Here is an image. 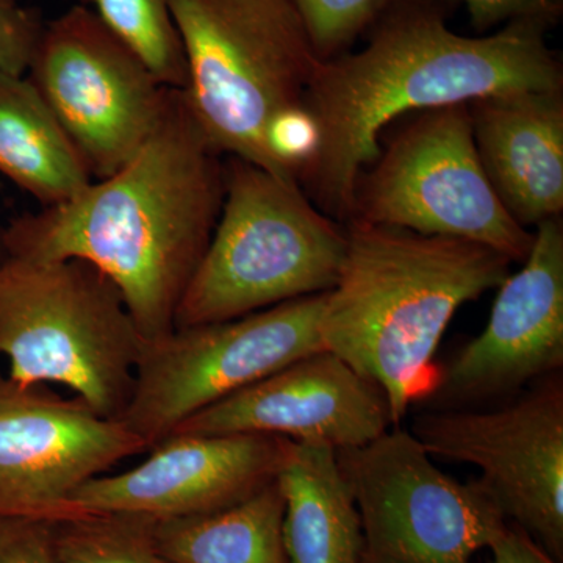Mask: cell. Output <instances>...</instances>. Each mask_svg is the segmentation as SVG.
Returning a JSON list of instances; mask_svg holds the SVG:
<instances>
[{
  "label": "cell",
  "instance_id": "1",
  "mask_svg": "<svg viewBox=\"0 0 563 563\" xmlns=\"http://www.w3.org/2000/svg\"><path fill=\"white\" fill-rule=\"evenodd\" d=\"M547 29L514 21L493 35L463 36L431 0H402L363 49L321 62L314 73L303 109L317 144L299 174L302 190L343 224L358 179L383 150L384 129L402 114L506 92L563 90Z\"/></svg>",
  "mask_w": 563,
  "mask_h": 563
},
{
  "label": "cell",
  "instance_id": "2",
  "mask_svg": "<svg viewBox=\"0 0 563 563\" xmlns=\"http://www.w3.org/2000/svg\"><path fill=\"white\" fill-rule=\"evenodd\" d=\"M225 162L184 90H169L157 128L117 173L60 206L22 214L3 231V254L79 258L121 291L144 343L174 329L224 201Z\"/></svg>",
  "mask_w": 563,
  "mask_h": 563
},
{
  "label": "cell",
  "instance_id": "3",
  "mask_svg": "<svg viewBox=\"0 0 563 563\" xmlns=\"http://www.w3.org/2000/svg\"><path fill=\"white\" fill-rule=\"evenodd\" d=\"M346 251L325 292V351L383 390L393 426L439 383L437 347L463 303L498 288L512 262L481 244L344 222Z\"/></svg>",
  "mask_w": 563,
  "mask_h": 563
},
{
  "label": "cell",
  "instance_id": "4",
  "mask_svg": "<svg viewBox=\"0 0 563 563\" xmlns=\"http://www.w3.org/2000/svg\"><path fill=\"white\" fill-rule=\"evenodd\" d=\"M172 11L187 60L184 92L207 139L277 176L269 131L303 109L322 62L295 0H172Z\"/></svg>",
  "mask_w": 563,
  "mask_h": 563
},
{
  "label": "cell",
  "instance_id": "5",
  "mask_svg": "<svg viewBox=\"0 0 563 563\" xmlns=\"http://www.w3.org/2000/svg\"><path fill=\"white\" fill-rule=\"evenodd\" d=\"M344 251L346 225L318 209L298 181L228 157L220 218L181 296L174 329L328 292Z\"/></svg>",
  "mask_w": 563,
  "mask_h": 563
},
{
  "label": "cell",
  "instance_id": "6",
  "mask_svg": "<svg viewBox=\"0 0 563 563\" xmlns=\"http://www.w3.org/2000/svg\"><path fill=\"white\" fill-rule=\"evenodd\" d=\"M144 340L121 291L79 258H0V355L13 383L57 384L120 420Z\"/></svg>",
  "mask_w": 563,
  "mask_h": 563
},
{
  "label": "cell",
  "instance_id": "7",
  "mask_svg": "<svg viewBox=\"0 0 563 563\" xmlns=\"http://www.w3.org/2000/svg\"><path fill=\"white\" fill-rule=\"evenodd\" d=\"M351 220L465 240L510 262H525L533 243L481 165L468 103L422 110L404 125L358 179Z\"/></svg>",
  "mask_w": 563,
  "mask_h": 563
},
{
  "label": "cell",
  "instance_id": "8",
  "mask_svg": "<svg viewBox=\"0 0 563 563\" xmlns=\"http://www.w3.org/2000/svg\"><path fill=\"white\" fill-rule=\"evenodd\" d=\"M324 296L292 299L233 320L173 329L144 343L120 421L150 451L211 404L306 355L325 351L320 336Z\"/></svg>",
  "mask_w": 563,
  "mask_h": 563
},
{
  "label": "cell",
  "instance_id": "9",
  "mask_svg": "<svg viewBox=\"0 0 563 563\" xmlns=\"http://www.w3.org/2000/svg\"><path fill=\"white\" fill-rule=\"evenodd\" d=\"M336 459L361 515L363 563H473L509 523L476 479L444 474L401 426Z\"/></svg>",
  "mask_w": 563,
  "mask_h": 563
},
{
  "label": "cell",
  "instance_id": "10",
  "mask_svg": "<svg viewBox=\"0 0 563 563\" xmlns=\"http://www.w3.org/2000/svg\"><path fill=\"white\" fill-rule=\"evenodd\" d=\"M410 432L432 457L479 470L509 523L563 563V379L537 380L495 406L431 409Z\"/></svg>",
  "mask_w": 563,
  "mask_h": 563
},
{
  "label": "cell",
  "instance_id": "11",
  "mask_svg": "<svg viewBox=\"0 0 563 563\" xmlns=\"http://www.w3.org/2000/svg\"><path fill=\"white\" fill-rule=\"evenodd\" d=\"M27 77L92 180L117 173L143 147L172 90L85 5L44 25Z\"/></svg>",
  "mask_w": 563,
  "mask_h": 563
},
{
  "label": "cell",
  "instance_id": "12",
  "mask_svg": "<svg viewBox=\"0 0 563 563\" xmlns=\"http://www.w3.org/2000/svg\"><path fill=\"white\" fill-rule=\"evenodd\" d=\"M146 451L120 420L0 373V515L74 517L70 499L80 487Z\"/></svg>",
  "mask_w": 563,
  "mask_h": 563
},
{
  "label": "cell",
  "instance_id": "13",
  "mask_svg": "<svg viewBox=\"0 0 563 563\" xmlns=\"http://www.w3.org/2000/svg\"><path fill=\"white\" fill-rule=\"evenodd\" d=\"M520 272L498 287L483 333L440 372L432 409L506 401L563 366L562 218L533 229Z\"/></svg>",
  "mask_w": 563,
  "mask_h": 563
},
{
  "label": "cell",
  "instance_id": "14",
  "mask_svg": "<svg viewBox=\"0 0 563 563\" xmlns=\"http://www.w3.org/2000/svg\"><path fill=\"white\" fill-rule=\"evenodd\" d=\"M290 440L255 433H173L128 472L102 474L70 499L74 512L155 520L217 512L276 481Z\"/></svg>",
  "mask_w": 563,
  "mask_h": 563
},
{
  "label": "cell",
  "instance_id": "15",
  "mask_svg": "<svg viewBox=\"0 0 563 563\" xmlns=\"http://www.w3.org/2000/svg\"><path fill=\"white\" fill-rule=\"evenodd\" d=\"M390 428L383 390L339 355L320 351L211 404L173 433H255L340 451L373 442Z\"/></svg>",
  "mask_w": 563,
  "mask_h": 563
},
{
  "label": "cell",
  "instance_id": "16",
  "mask_svg": "<svg viewBox=\"0 0 563 563\" xmlns=\"http://www.w3.org/2000/svg\"><path fill=\"white\" fill-rule=\"evenodd\" d=\"M474 144L493 190L525 229L563 211V90L517 91L468 103Z\"/></svg>",
  "mask_w": 563,
  "mask_h": 563
},
{
  "label": "cell",
  "instance_id": "17",
  "mask_svg": "<svg viewBox=\"0 0 563 563\" xmlns=\"http://www.w3.org/2000/svg\"><path fill=\"white\" fill-rule=\"evenodd\" d=\"M276 483L287 563H363L361 515L333 448L290 442Z\"/></svg>",
  "mask_w": 563,
  "mask_h": 563
},
{
  "label": "cell",
  "instance_id": "18",
  "mask_svg": "<svg viewBox=\"0 0 563 563\" xmlns=\"http://www.w3.org/2000/svg\"><path fill=\"white\" fill-rule=\"evenodd\" d=\"M0 174L43 207L70 201L92 181L27 76L0 73Z\"/></svg>",
  "mask_w": 563,
  "mask_h": 563
},
{
  "label": "cell",
  "instance_id": "19",
  "mask_svg": "<svg viewBox=\"0 0 563 563\" xmlns=\"http://www.w3.org/2000/svg\"><path fill=\"white\" fill-rule=\"evenodd\" d=\"M284 498L276 481L217 512L155 521V539L173 563H287Z\"/></svg>",
  "mask_w": 563,
  "mask_h": 563
},
{
  "label": "cell",
  "instance_id": "20",
  "mask_svg": "<svg viewBox=\"0 0 563 563\" xmlns=\"http://www.w3.org/2000/svg\"><path fill=\"white\" fill-rule=\"evenodd\" d=\"M155 518L80 512L57 525V563H173L155 539Z\"/></svg>",
  "mask_w": 563,
  "mask_h": 563
},
{
  "label": "cell",
  "instance_id": "21",
  "mask_svg": "<svg viewBox=\"0 0 563 563\" xmlns=\"http://www.w3.org/2000/svg\"><path fill=\"white\" fill-rule=\"evenodd\" d=\"M110 31L146 63L165 87L185 90L187 60L172 11V0H91Z\"/></svg>",
  "mask_w": 563,
  "mask_h": 563
},
{
  "label": "cell",
  "instance_id": "22",
  "mask_svg": "<svg viewBox=\"0 0 563 563\" xmlns=\"http://www.w3.org/2000/svg\"><path fill=\"white\" fill-rule=\"evenodd\" d=\"M402 0H295L322 62L344 54L361 33Z\"/></svg>",
  "mask_w": 563,
  "mask_h": 563
},
{
  "label": "cell",
  "instance_id": "23",
  "mask_svg": "<svg viewBox=\"0 0 563 563\" xmlns=\"http://www.w3.org/2000/svg\"><path fill=\"white\" fill-rule=\"evenodd\" d=\"M44 25L21 0H0V73L27 76Z\"/></svg>",
  "mask_w": 563,
  "mask_h": 563
},
{
  "label": "cell",
  "instance_id": "24",
  "mask_svg": "<svg viewBox=\"0 0 563 563\" xmlns=\"http://www.w3.org/2000/svg\"><path fill=\"white\" fill-rule=\"evenodd\" d=\"M57 525L0 515V563H57Z\"/></svg>",
  "mask_w": 563,
  "mask_h": 563
},
{
  "label": "cell",
  "instance_id": "25",
  "mask_svg": "<svg viewBox=\"0 0 563 563\" xmlns=\"http://www.w3.org/2000/svg\"><path fill=\"white\" fill-rule=\"evenodd\" d=\"M474 27L490 31L514 21H536L550 27L562 13V0H462Z\"/></svg>",
  "mask_w": 563,
  "mask_h": 563
},
{
  "label": "cell",
  "instance_id": "26",
  "mask_svg": "<svg viewBox=\"0 0 563 563\" xmlns=\"http://www.w3.org/2000/svg\"><path fill=\"white\" fill-rule=\"evenodd\" d=\"M488 550L492 551L488 563H559L523 529L512 523H507Z\"/></svg>",
  "mask_w": 563,
  "mask_h": 563
},
{
  "label": "cell",
  "instance_id": "27",
  "mask_svg": "<svg viewBox=\"0 0 563 563\" xmlns=\"http://www.w3.org/2000/svg\"><path fill=\"white\" fill-rule=\"evenodd\" d=\"M0 258H2V257H0Z\"/></svg>",
  "mask_w": 563,
  "mask_h": 563
}]
</instances>
